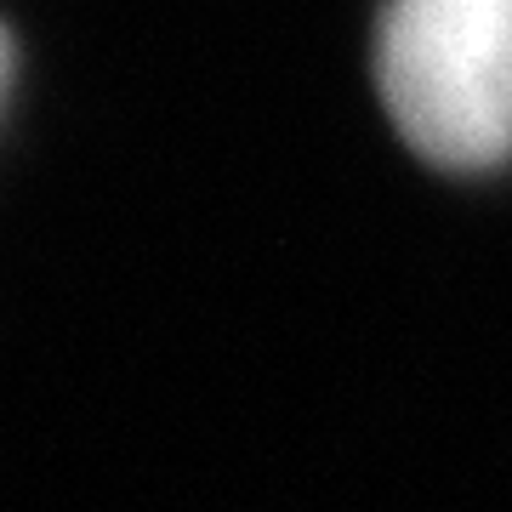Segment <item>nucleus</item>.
Masks as SVG:
<instances>
[{
  "label": "nucleus",
  "instance_id": "nucleus-1",
  "mask_svg": "<svg viewBox=\"0 0 512 512\" xmlns=\"http://www.w3.org/2000/svg\"><path fill=\"white\" fill-rule=\"evenodd\" d=\"M376 86L421 160L501 165L512 154V0H387Z\"/></svg>",
  "mask_w": 512,
  "mask_h": 512
},
{
  "label": "nucleus",
  "instance_id": "nucleus-2",
  "mask_svg": "<svg viewBox=\"0 0 512 512\" xmlns=\"http://www.w3.org/2000/svg\"><path fill=\"white\" fill-rule=\"evenodd\" d=\"M6 74H12V40H6V29H0V92H6Z\"/></svg>",
  "mask_w": 512,
  "mask_h": 512
}]
</instances>
